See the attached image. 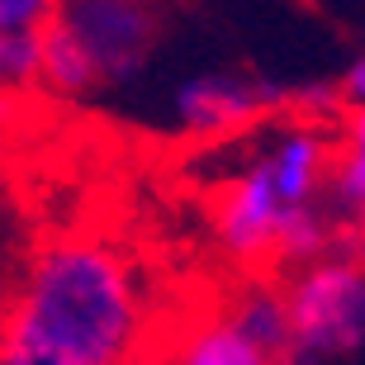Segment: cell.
Instances as JSON below:
<instances>
[{
    "mask_svg": "<svg viewBox=\"0 0 365 365\" xmlns=\"http://www.w3.org/2000/svg\"><path fill=\"white\" fill-rule=\"evenodd\" d=\"M143 346L148 294L105 237H48L0 289V365H138Z\"/></svg>",
    "mask_w": 365,
    "mask_h": 365,
    "instance_id": "obj_1",
    "label": "cell"
},
{
    "mask_svg": "<svg viewBox=\"0 0 365 365\" xmlns=\"http://www.w3.org/2000/svg\"><path fill=\"white\" fill-rule=\"evenodd\" d=\"M284 214H294V209L280 204L271 176H266V162H261V152H257L228 185L218 190V200H214V237H218V247H223L232 261H271Z\"/></svg>",
    "mask_w": 365,
    "mask_h": 365,
    "instance_id": "obj_5",
    "label": "cell"
},
{
    "mask_svg": "<svg viewBox=\"0 0 365 365\" xmlns=\"http://www.w3.org/2000/svg\"><path fill=\"white\" fill-rule=\"evenodd\" d=\"M289 105V86L252 76V71H195L176 81L166 109L171 128L185 138H232L237 128Z\"/></svg>",
    "mask_w": 365,
    "mask_h": 365,
    "instance_id": "obj_4",
    "label": "cell"
},
{
    "mask_svg": "<svg viewBox=\"0 0 365 365\" xmlns=\"http://www.w3.org/2000/svg\"><path fill=\"white\" fill-rule=\"evenodd\" d=\"M166 365H275V361L228 323V313H218V318H204L190 332H180L166 351Z\"/></svg>",
    "mask_w": 365,
    "mask_h": 365,
    "instance_id": "obj_7",
    "label": "cell"
},
{
    "mask_svg": "<svg viewBox=\"0 0 365 365\" xmlns=\"http://www.w3.org/2000/svg\"><path fill=\"white\" fill-rule=\"evenodd\" d=\"M284 365H294V361H284Z\"/></svg>",
    "mask_w": 365,
    "mask_h": 365,
    "instance_id": "obj_13",
    "label": "cell"
},
{
    "mask_svg": "<svg viewBox=\"0 0 365 365\" xmlns=\"http://www.w3.org/2000/svg\"><path fill=\"white\" fill-rule=\"evenodd\" d=\"M341 242H346V257H351V266H356V271L365 275V223H356V228L346 232Z\"/></svg>",
    "mask_w": 365,
    "mask_h": 365,
    "instance_id": "obj_12",
    "label": "cell"
},
{
    "mask_svg": "<svg viewBox=\"0 0 365 365\" xmlns=\"http://www.w3.org/2000/svg\"><path fill=\"white\" fill-rule=\"evenodd\" d=\"M162 48L157 0H57L43 34L38 91L67 105L105 100L133 86Z\"/></svg>",
    "mask_w": 365,
    "mask_h": 365,
    "instance_id": "obj_2",
    "label": "cell"
},
{
    "mask_svg": "<svg viewBox=\"0 0 365 365\" xmlns=\"http://www.w3.org/2000/svg\"><path fill=\"white\" fill-rule=\"evenodd\" d=\"M280 294L294 365H341L365 351V275L346 252L299 266Z\"/></svg>",
    "mask_w": 365,
    "mask_h": 365,
    "instance_id": "obj_3",
    "label": "cell"
},
{
    "mask_svg": "<svg viewBox=\"0 0 365 365\" xmlns=\"http://www.w3.org/2000/svg\"><path fill=\"white\" fill-rule=\"evenodd\" d=\"M337 148H341V152H356V157H365V105H356L351 114H346Z\"/></svg>",
    "mask_w": 365,
    "mask_h": 365,
    "instance_id": "obj_11",
    "label": "cell"
},
{
    "mask_svg": "<svg viewBox=\"0 0 365 365\" xmlns=\"http://www.w3.org/2000/svg\"><path fill=\"white\" fill-rule=\"evenodd\" d=\"M14 266H19V204H14L10 185L0 180V289L10 284Z\"/></svg>",
    "mask_w": 365,
    "mask_h": 365,
    "instance_id": "obj_9",
    "label": "cell"
},
{
    "mask_svg": "<svg viewBox=\"0 0 365 365\" xmlns=\"http://www.w3.org/2000/svg\"><path fill=\"white\" fill-rule=\"evenodd\" d=\"M53 14L57 0H0V100L38 91V53Z\"/></svg>",
    "mask_w": 365,
    "mask_h": 365,
    "instance_id": "obj_6",
    "label": "cell"
},
{
    "mask_svg": "<svg viewBox=\"0 0 365 365\" xmlns=\"http://www.w3.org/2000/svg\"><path fill=\"white\" fill-rule=\"evenodd\" d=\"M337 95H341V109L365 105V53H361V57H351V67L337 76Z\"/></svg>",
    "mask_w": 365,
    "mask_h": 365,
    "instance_id": "obj_10",
    "label": "cell"
},
{
    "mask_svg": "<svg viewBox=\"0 0 365 365\" xmlns=\"http://www.w3.org/2000/svg\"><path fill=\"white\" fill-rule=\"evenodd\" d=\"M223 313H228V323L237 327L252 346H261L275 365L289 361V318H284L280 284H252V289H242V294L232 299V309H223Z\"/></svg>",
    "mask_w": 365,
    "mask_h": 365,
    "instance_id": "obj_8",
    "label": "cell"
}]
</instances>
